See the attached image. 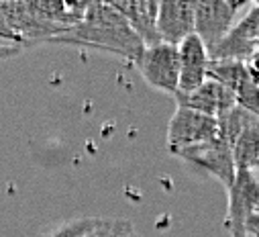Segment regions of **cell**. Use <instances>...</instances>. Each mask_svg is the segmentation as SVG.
<instances>
[{
  "label": "cell",
  "mask_w": 259,
  "mask_h": 237,
  "mask_svg": "<svg viewBox=\"0 0 259 237\" xmlns=\"http://www.w3.org/2000/svg\"><path fill=\"white\" fill-rule=\"evenodd\" d=\"M253 121H259V118H255L253 114H249L247 110H243L235 104L217 116V137L223 139L227 145H233L235 139L241 135V131L247 125H251Z\"/></svg>",
  "instance_id": "obj_13"
},
{
  "label": "cell",
  "mask_w": 259,
  "mask_h": 237,
  "mask_svg": "<svg viewBox=\"0 0 259 237\" xmlns=\"http://www.w3.org/2000/svg\"><path fill=\"white\" fill-rule=\"evenodd\" d=\"M178 57H180L178 92L188 94L192 90L200 88L206 82V72H208V64H210L208 49L204 47V43L192 33L178 45Z\"/></svg>",
  "instance_id": "obj_9"
},
{
  "label": "cell",
  "mask_w": 259,
  "mask_h": 237,
  "mask_svg": "<svg viewBox=\"0 0 259 237\" xmlns=\"http://www.w3.org/2000/svg\"><path fill=\"white\" fill-rule=\"evenodd\" d=\"M126 237H139V235H137V233H135V231H133V233H128V235H126Z\"/></svg>",
  "instance_id": "obj_23"
},
{
  "label": "cell",
  "mask_w": 259,
  "mask_h": 237,
  "mask_svg": "<svg viewBox=\"0 0 259 237\" xmlns=\"http://www.w3.org/2000/svg\"><path fill=\"white\" fill-rule=\"evenodd\" d=\"M217 139V118L178 106L167 125V149L176 155L182 149Z\"/></svg>",
  "instance_id": "obj_4"
},
{
  "label": "cell",
  "mask_w": 259,
  "mask_h": 237,
  "mask_svg": "<svg viewBox=\"0 0 259 237\" xmlns=\"http://www.w3.org/2000/svg\"><path fill=\"white\" fill-rule=\"evenodd\" d=\"M245 237H259V213L249 217L245 225Z\"/></svg>",
  "instance_id": "obj_20"
},
{
  "label": "cell",
  "mask_w": 259,
  "mask_h": 237,
  "mask_svg": "<svg viewBox=\"0 0 259 237\" xmlns=\"http://www.w3.org/2000/svg\"><path fill=\"white\" fill-rule=\"evenodd\" d=\"M227 196L225 227L231 237H245V225L259 209V188L251 170H237L235 180L227 188Z\"/></svg>",
  "instance_id": "obj_5"
},
{
  "label": "cell",
  "mask_w": 259,
  "mask_h": 237,
  "mask_svg": "<svg viewBox=\"0 0 259 237\" xmlns=\"http://www.w3.org/2000/svg\"><path fill=\"white\" fill-rule=\"evenodd\" d=\"M128 233H133V225L124 219H104L100 217L98 225L86 233L84 237H126Z\"/></svg>",
  "instance_id": "obj_18"
},
{
  "label": "cell",
  "mask_w": 259,
  "mask_h": 237,
  "mask_svg": "<svg viewBox=\"0 0 259 237\" xmlns=\"http://www.w3.org/2000/svg\"><path fill=\"white\" fill-rule=\"evenodd\" d=\"M233 94H235V104L239 108H243L249 114H253L255 118H259V86L249 78V74L243 76V80L237 84Z\"/></svg>",
  "instance_id": "obj_15"
},
{
  "label": "cell",
  "mask_w": 259,
  "mask_h": 237,
  "mask_svg": "<svg viewBox=\"0 0 259 237\" xmlns=\"http://www.w3.org/2000/svg\"><path fill=\"white\" fill-rule=\"evenodd\" d=\"M255 168H259V164H257V166H255Z\"/></svg>",
  "instance_id": "obj_24"
},
{
  "label": "cell",
  "mask_w": 259,
  "mask_h": 237,
  "mask_svg": "<svg viewBox=\"0 0 259 237\" xmlns=\"http://www.w3.org/2000/svg\"><path fill=\"white\" fill-rule=\"evenodd\" d=\"M180 160H184L186 164L198 168L206 174H210L212 178L229 188L231 182L235 180V174H237V168H235V162H233V151H231V145H227L223 139H212V141H206V143H200V145H194V147H188V149H182L176 153Z\"/></svg>",
  "instance_id": "obj_6"
},
{
  "label": "cell",
  "mask_w": 259,
  "mask_h": 237,
  "mask_svg": "<svg viewBox=\"0 0 259 237\" xmlns=\"http://www.w3.org/2000/svg\"><path fill=\"white\" fill-rule=\"evenodd\" d=\"M237 170H253L259 164V121L247 125L231 145Z\"/></svg>",
  "instance_id": "obj_12"
},
{
  "label": "cell",
  "mask_w": 259,
  "mask_h": 237,
  "mask_svg": "<svg viewBox=\"0 0 259 237\" xmlns=\"http://www.w3.org/2000/svg\"><path fill=\"white\" fill-rule=\"evenodd\" d=\"M245 70H247L249 78L259 86V51L253 53V55L247 59V62H245Z\"/></svg>",
  "instance_id": "obj_19"
},
{
  "label": "cell",
  "mask_w": 259,
  "mask_h": 237,
  "mask_svg": "<svg viewBox=\"0 0 259 237\" xmlns=\"http://www.w3.org/2000/svg\"><path fill=\"white\" fill-rule=\"evenodd\" d=\"M110 7L128 23L145 47L161 43L157 33V0H120V3H110Z\"/></svg>",
  "instance_id": "obj_10"
},
{
  "label": "cell",
  "mask_w": 259,
  "mask_h": 237,
  "mask_svg": "<svg viewBox=\"0 0 259 237\" xmlns=\"http://www.w3.org/2000/svg\"><path fill=\"white\" fill-rule=\"evenodd\" d=\"M251 172H253V176H255V182H257V188H259V168H253Z\"/></svg>",
  "instance_id": "obj_22"
},
{
  "label": "cell",
  "mask_w": 259,
  "mask_h": 237,
  "mask_svg": "<svg viewBox=\"0 0 259 237\" xmlns=\"http://www.w3.org/2000/svg\"><path fill=\"white\" fill-rule=\"evenodd\" d=\"M245 74H247V70H245L243 62H210L206 78L219 82L221 86H225L233 92Z\"/></svg>",
  "instance_id": "obj_14"
},
{
  "label": "cell",
  "mask_w": 259,
  "mask_h": 237,
  "mask_svg": "<svg viewBox=\"0 0 259 237\" xmlns=\"http://www.w3.org/2000/svg\"><path fill=\"white\" fill-rule=\"evenodd\" d=\"M0 17L5 19L7 27L15 35L25 39L31 47L37 45V43H47L49 39H53L57 35H63L70 29V27L53 25V23H47V21L39 19L27 7V3H15V0L0 3Z\"/></svg>",
  "instance_id": "obj_7"
},
{
  "label": "cell",
  "mask_w": 259,
  "mask_h": 237,
  "mask_svg": "<svg viewBox=\"0 0 259 237\" xmlns=\"http://www.w3.org/2000/svg\"><path fill=\"white\" fill-rule=\"evenodd\" d=\"M229 33L235 35V37H241V39L259 43V3L251 5L249 13H247Z\"/></svg>",
  "instance_id": "obj_17"
},
{
  "label": "cell",
  "mask_w": 259,
  "mask_h": 237,
  "mask_svg": "<svg viewBox=\"0 0 259 237\" xmlns=\"http://www.w3.org/2000/svg\"><path fill=\"white\" fill-rule=\"evenodd\" d=\"M176 98V104L182 106V108H190V110H196V112H202L206 116H219L221 112L229 110L231 106H235V94L221 86L219 82L214 80H208L188 94H174Z\"/></svg>",
  "instance_id": "obj_11"
},
{
  "label": "cell",
  "mask_w": 259,
  "mask_h": 237,
  "mask_svg": "<svg viewBox=\"0 0 259 237\" xmlns=\"http://www.w3.org/2000/svg\"><path fill=\"white\" fill-rule=\"evenodd\" d=\"M249 7L247 3H233V0H196L194 7V35H196L206 49H212L223 41L233 29L235 17L241 9Z\"/></svg>",
  "instance_id": "obj_2"
},
{
  "label": "cell",
  "mask_w": 259,
  "mask_h": 237,
  "mask_svg": "<svg viewBox=\"0 0 259 237\" xmlns=\"http://www.w3.org/2000/svg\"><path fill=\"white\" fill-rule=\"evenodd\" d=\"M196 0H161L157 11V33L161 43L180 45L194 33Z\"/></svg>",
  "instance_id": "obj_8"
},
{
  "label": "cell",
  "mask_w": 259,
  "mask_h": 237,
  "mask_svg": "<svg viewBox=\"0 0 259 237\" xmlns=\"http://www.w3.org/2000/svg\"><path fill=\"white\" fill-rule=\"evenodd\" d=\"M23 53V47H17V45H3L0 43V59H9V57H15Z\"/></svg>",
  "instance_id": "obj_21"
},
{
  "label": "cell",
  "mask_w": 259,
  "mask_h": 237,
  "mask_svg": "<svg viewBox=\"0 0 259 237\" xmlns=\"http://www.w3.org/2000/svg\"><path fill=\"white\" fill-rule=\"evenodd\" d=\"M47 43L72 45L84 49H96L118 55L133 64L143 53L145 45L128 27V23L110 7V3H90L82 21L70 27L63 35L49 39Z\"/></svg>",
  "instance_id": "obj_1"
},
{
  "label": "cell",
  "mask_w": 259,
  "mask_h": 237,
  "mask_svg": "<svg viewBox=\"0 0 259 237\" xmlns=\"http://www.w3.org/2000/svg\"><path fill=\"white\" fill-rule=\"evenodd\" d=\"M135 68L145 78V82L153 86L155 90L171 94V96L178 92L180 57H178L176 45L157 43V45L145 47L139 59L135 62Z\"/></svg>",
  "instance_id": "obj_3"
},
{
  "label": "cell",
  "mask_w": 259,
  "mask_h": 237,
  "mask_svg": "<svg viewBox=\"0 0 259 237\" xmlns=\"http://www.w3.org/2000/svg\"><path fill=\"white\" fill-rule=\"evenodd\" d=\"M98 221H100V217H78L68 223H61L59 227L51 229L43 237H84L98 225Z\"/></svg>",
  "instance_id": "obj_16"
}]
</instances>
